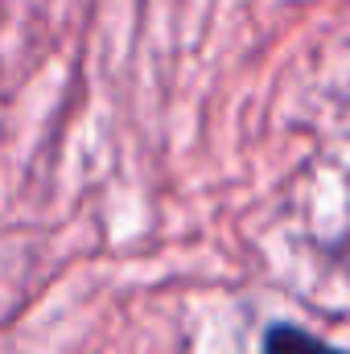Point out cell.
I'll return each mask as SVG.
<instances>
[{"label":"cell","mask_w":350,"mask_h":354,"mask_svg":"<svg viewBox=\"0 0 350 354\" xmlns=\"http://www.w3.org/2000/svg\"><path fill=\"white\" fill-rule=\"evenodd\" d=\"M264 354H342V351H334L330 342L313 338V334L301 330V326L276 322V326H268V334H264Z\"/></svg>","instance_id":"cell-1"}]
</instances>
